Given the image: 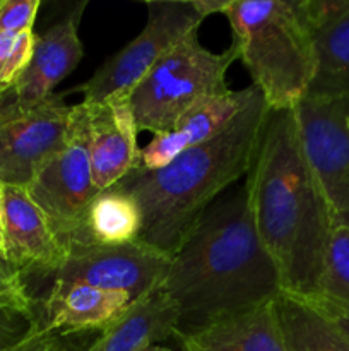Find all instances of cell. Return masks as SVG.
<instances>
[{"instance_id": "obj_1", "label": "cell", "mask_w": 349, "mask_h": 351, "mask_svg": "<svg viewBox=\"0 0 349 351\" xmlns=\"http://www.w3.org/2000/svg\"><path fill=\"white\" fill-rule=\"evenodd\" d=\"M245 187L283 291L317 297L334 219L303 153L293 108L267 110Z\"/></svg>"}, {"instance_id": "obj_2", "label": "cell", "mask_w": 349, "mask_h": 351, "mask_svg": "<svg viewBox=\"0 0 349 351\" xmlns=\"http://www.w3.org/2000/svg\"><path fill=\"white\" fill-rule=\"evenodd\" d=\"M161 290L178 307L177 338L267 304L283 291L253 226L245 182L205 209L170 259Z\"/></svg>"}, {"instance_id": "obj_3", "label": "cell", "mask_w": 349, "mask_h": 351, "mask_svg": "<svg viewBox=\"0 0 349 351\" xmlns=\"http://www.w3.org/2000/svg\"><path fill=\"white\" fill-rule=\"evenodd\" d=\"M257 96L222 134L156 170L133 168L116 185L140 211L139 242L171 257L205 209L246 177L267 115Z\"/></svg>"}, {"instance_id": "obj_4", "label": "cell", "mask_w": 349, "mask_h": 351, "mask_svg": "<svg viewBox=\"0 0 349 351\" xmlns=\"http://www.w3.org/2000/svg\"><path fill=\"white\" fill-rule=\"evenodd\" d=\"M231 48L269 110H291L315 75V38L305 0H228Z\"/></svg>"}, {"instance_id": "obj_5", "label": "cell", "mask_w": 349, "mask_h": 351, "mask_svg": "<svg viewBox=\"0 0 349 351\" xmlns=\"http://www.w3.org/2000/svg\"><path fill=\"white\" fill-rule=\"evenodd\" d=\"M235 60L233 48L214 53L201 43L198 29L188 33L129 91L137 130H170L198 103L228 93L226 74Z\"/></svg>"}, {"instance_id": "obj_6", "label": "cell", "mask_w": 349, "mask_h": 351, "mask_svg": "<svg viewBox=\"0 0 349 351\" xmlns=\"http://www.w3.org/2000/svg\"><path fill=\"white\" fill-rule=\"evenodd\" d=\"M26 189L47 216L64 250L70 243L91 240L86 230V219L89 206L99 192L92 182L88 106L82 101L74 105L65 147L34 175Z\"/></svg>"}, {"instance_id": "obj_7", "label": "cell", "mask_w": 349, "mask_h": 351, "mask_svg": "<svg viewBox=\"0 0 349 351\" xmlns=\"http://www.w3.org/2000/svg\"><path fill=\"white\" fill-rule=\"evenodd\" d=\"M146 7L144 29L109 57L86 84L75 88L84 95V103H101L116 93L130 91L174 45L204 23L194 0L146 2Z\"/></svg>"}, {"instance_id": "obj_8", "label": "cell", "mask_w": 349, "mask_h": 351, "mask_svg": "<svg viewBox=\"0 0 349 351\" xmlns=\"http://www.w3.org/2000/svg\"><path fill=\"white\" fill-rule=\"evenodd\" d=\"M293 110L334 226H349V96H305Z\"/></svg>"}, {"instance_id": "obj_9", "label": "cell", "mask_w": 349, "mask_h": 351, "mask_svg": "<svg viewBox=\"0 0 349 351\" xmlns=\"http://www.w3.org/2000/svg\"><path fill=\"white\" fill-rule=\"evenodd\" d=\"M168 267L170 257L139 240L122 245H103L89 240L70 243L65 249L53 281L116 291L127 295L133 304L163 285Z\"/></svg>"}, {"instance_id": "obj_10", "label": "cell", "mask_w": 349, "mask_h": 351, "mask_svg": "<svg viewBox=\"0 0 349 351\" xmlns=\"http://www.w3.org/2000/svg\"><path fill=\"white\" fill-rule=\"evenodd\" d=\"M72 115L74 105L55 93L33 108L0 113V184L27 187L65 147Z\"/></svg>"}, {"instance_id": "obj_11", "label": "cell", "mask_w": 349, "mask_h": 351, "mask_svg": "<svg viewBox=\"0 0 349 351\" xmlns=\"http://www.w3.org/2000/svg\"><path fill=\"white\" fill-rule=\"evenodd\" d=\"M86 7V0L75 3L44 33L36 34L29 64L14 88L0 95V113L23 112L40 105L77 67L84 55L79 26Z\"/></svg>"}, {"instance_id": "obj_12", "label": "cell", "mask_w": 349, "mask_h": 351, "mask_svg": "<svg viewBox=\"0 0 349 351\" xmlns=\"http://www.w3.org/2000/svg\"><path fill=\"white\" fill-rule=\"evenodd\" d=\"M84 105L88 106L92 182L98 192H103L139 167V130L130 110L129 91L116 93L101 103Z\"/></svg>"}, {"instance_id": "obj_13", "label": "cell", "mask_w": 349, "mask_h": 351, "mask_svg": "<svg viewBox=\"0 0 349 351\" xmlns=\"http://www.w3.org/2000/svg\"><path fill=\"white\" fill-rule=\"evenodd\" d=\"M259 95L257 88L248 86L240 91L229 89L224 95L198 103L170 130L154 134L151 143L140 149L139 168L156 170L173 161L185 151L212 141L224 132Z\"/></svg>"}, {"instance_id": "obj_14", "label": "cell", "mask_w": 349, "mask_h": 351, "mask_svg": "<svg viewBox=\"0 0 349 351\" xmlns=\"http://www.w3.org/2000/svg\"><path fill=\"white\" fill-rule=\"evenodd\" d=\"M3 250L5 259L26 273L55 274L65 257L47 216L26 187L3 185Z\"/></svg>"}, {"instance_id": "obj_15", "label": "cell", "mask_w": 349, "mask_h": 351, "mask_svg": "<svg viewBox=\"0 0 349 351\" xmlns=\"http://www.w3.org/2000/svg\"><path fill=\"white\" fill-rule=\"evenodd\" d=\"M130 305L132 300L123 293L82 283L53 281L36 317L50 331L68 336L72 332L103 331Z\"/></svg>"}, {"instance_id": "obj_16", "label": "cell", "mask_w": 349, "mask_h": 351, "mask_svg": "<svg viewBox=\"0 0 349 351\" xmlns=\"http://www.w3.org/2000/svg\"><path fill=\"white\" fill-rule=\"evenodd\" d=\"M178 307L161 287L133 302L86 351H140L177 336Z\"/></svg>"}, {"instance_id": "obj_17", "label": "cell", "mask_w": 349, "mask_h": 351, "mask_svg": "<svg viewBox=\"0 0 349 351\" xmlns=\"http://www.w3.org/2000/svg\"><path fill=\"white\" fill-rule=\"evenodd\" d=\"M181 351H286L272 300L178 336Z\"/></svg>"}, {"instance_id": "obj_18", "label": "cell", "mask_w": 349, "mask_h": 351, "mask_svg": "<svg viewBox=\"0 0 349 351\" xmlns=\"http://www.w3.org/2000/svg\"><path fill=\"white\" fill-rule=\"evenodd\" d=\"M286 351H349V338L310 298L281 291L272 300Z\"/></svg>"}, {"instance_id": "obj_19", "label": "cell", "mask_w": 349, "mask_h": 351, "mask_svg": "<svg viewBox=\"0 0 349 351\" xmlns=\"http://www.w3.org/2000/svg\"><path fill=\"white\" fill-rule=\"evenodd\" d=\"M315 75L307 96H349V5L313 31Z\"/></svg>"}, {"instance_id": "obj_20", "label": "cell", "mask_w": 349, "mask_h": 351, "mask_svg": "<svg viewBox=\"0 0 349 351\" xmlns=\"http://www.w3.org/2000/svg\"><path fill=\"white\" fill-rule=\"evenodd\" d=\"M140 211L125 192L112 187L92 199L86 219V230L92 242L122 245L135 242L140 232Z\"/></svg>"}, {"instance_id": "obj_21", "label": "cell", "mask_w": 349, "mask_h": 351, "mask_svg": "<svg viewBox=\"0 0 349 351\" xmlns=\"http://www.w3.org/2000/svg\"><path fill=\"white\" fill-rule=\"evenodd\" d=\"M317 297L349 305V226H334Z\"/></svg>"}, {"instance_id": "obj_22", "label": "cell", "mask_w": 349, "mask_h": 351, "mask_svg": "<svg viewBox=\"0 0 349 351\" xmlns=\"http://www.w3.org/2000/svg\"><path fill=\"white\" fill-rule=\"evenodd\" d=\"M34 31L23 34H0V95L10 91L33 55Z\"/></svg>"}, {"instance_id": "obj_23", "label": "cell", "mask_w": 349, "mask_h": 351, "mask_svg": "<svg viewBox=\"0 0 349 351\" xmlns=\"http://www.w3.org/2000/svg\"><path fill=\"white\" fill-rule=\"evenodd\" d=\"M0 314L23 315L27 322L36 317L24 274L5 257H0Z\"/></svg>"}, {"instance_id": "obj_24", "label": "cell", "mask_w": 349, "mask_h": 351, "mask_svg": "<svg viewBox=\"0 0 349 351\" xmlns=\"http://www.w3.org/2000/svg\"><path fill=\"white\" fill-rule=\"evenodd\" d=\"M0 351H72L67 336L53 332L40 324L38 317L29 322L24 335L10 343L0 345Z\"/></svg>"}, {"instance_id": "obj_25", "label": "cell", "mask_w": 349, "mask_h": 351, "mask_svg": "<svg viewBox=\"0 0 349 351\" xmlns=\"http://www.w3.org/2000/svg\"><path fill=\"white\" fill-rule=\"evenodd\" d=\"M40 0H0V34L31 33Z\"/></svg>"}, {"instance_id": "obj_26", "label": "cell", "mask_w": 349, "mask_h": 351, "mask_svg": "<svg viewBox=\"0 0 349 351\" xmlns=\"http://www.w3.org/2000/svg\"><path fill=\"white\" fill-rule=\"evenodd\" d=\"M311 302L318 305L335 324L339 326L342 332L349 338V305L346 304H339V302L334 300H327V298H322V297H313L310 298Z\"/></svg>"}, {"instance_id": "obj_27", "label": "cell", "mask_w": 349, "mask_h": 351, "mask_svg": "<svg viewBox=\"0 0 349 351\" xmlns=\"http://www.w3.org/2000/svg\"><path fill=\"white\" fill-rule=\"evenodd\" d=\"M3 185L0 184V257H5L3 250Z\"/></svg>"}, {"instance_id": "obj_28", "label": "cell", "mask_w": 349, "mask_h": 351, "mask_svg": "<svg viewBox=\"0 0 349 351\" xmlns=\"http://www.w3.org/2000/svg\"><path fill=\"white\" fill-rule=\"evenodd\" d=\"M140 351H171V350L164 348V346H161V345H151V346H147V348H144Z\"/></svg>"}]
</instances>
